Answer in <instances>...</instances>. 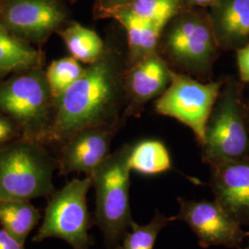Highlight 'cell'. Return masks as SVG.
<instances>
[{"label":"cell","mask_w":249,"mask_h":249,"mask_svg":"<svg viewBox=\"0 0 249 249\" xmlns=\"http://www.w3.org/2000/svg\"><path fill=\"white\" fill-rule=\"evenodd\" d=\"M112 31L105 50L95 62L85 67L79 80L54 99V117L47 145L60 147L88 127L124 124L127 97L125 75L128 69L126 39Z\"/></svg>","instance_id":"6da1fadb"},{"label":"cell","mask_w":249,"mask_h":249,"mask_svg":"<svg viewBox=\"0 0 249 249\" xmlns=\"http://www.w3.org/2000/svg\"><path fill=\"white\" fill-rule=\"evenodd\" d=\"M209 10L187 9L171 18L163 28L158 53L174 71L196 80L211 81L220 52Z\"/></svg>","instance_id":"7a4b0ae2"},{"label":"cell","mask_w":249,"mask_h":249,"mask_svg":"<svg viewBox=\"0 0 249 249\" xmlns=\"http://www.w3.org/2000/svg\"><path fill=\"white\" fill-rule=\"evenodd\" d=\"M245 83L229 76L215 102L200 145L201 159L210 167L249 157V126Z\"/></svg>","instance_id":"3957f363"},{"label":"cell","mask_w":249,"mask_h":249,"mask_svg":"<svg viewBox=\"0 0 249 249\" xmlns=\"http://www.w3.org/2000/svg\"><path fill=\"white\" fill-rule=\"evenodd\" d=\"M130 144L107 157L90 176L95 190L94 223L102 231L107 249H118L134 220L129 202Z\"/></svg>","instance_id":"277c9868"},{"label":"cell","mask_w":249,"mask_h":249,"mask_svg":"<svg viewBox=\"0 0 249 249\" xmlns=\"http://www.w3.org/2000/svg\"><path fill=\"white\" fill-rule=\"evenodd\" d=\"M54 111L45 66L0 81V113L18 124L23 139L47 145Z\"/></svg>","instance_id":"5b68a950"},{"label":"cell","mask_w":249,"mask_h":249,"mask_svg":"<svg viewBox=\"0 0 249 249\" xmlns=\"http://www.w3.org/2000/svg\"><path fill=\"white\" fill-rule=\"evenodd\" d=\"M57 159L46 145L19 139L0 150V199L32 200L56 190L53 176Z\"/></svg>","instance_id":"8992f818"},{"label":"cell","mask_w":249,"mask_h":249,"mask_svg":"<svg viewBox=\"0 0 249 249\" xmlns=\"http://www.w3.org/2000/svg\"><path fill=\"white\" fill-rule=\"evenodd\" d=\"M92 187L91 177L73 178L47 198L43 223L33 242L48 238L67 242L72 249H89L92 244L89 231L94 220L87 205V194Z\"/></svg>","instance_id":"52a82bcc"},{"label":"cell","mask_w":249,"mask_h":249,"mask_svg":"<svg viewBox=\"0 0 249 249\" xmlns=\"http://www.w3.org/2000/svg\"><path fill=\"white\" fill-rule=\"evenodd\" d=\"M171 76L168 88L155 102V111L188 126L200 146L204 142L206 124L223 80L201 81L173 70Z\"/></svg>","instance_id":"ba28073f"},{"label":"cell","mask_w":249,"mask_h":249,"mask_svg":"<svg viewBox=\"0 0 249 249\" xmlns=\"http://www.w3.org/2000/svg\"><path fill=\"white\" fill-rule=\"evenodd\" d=\"M69 21V11L61 0L0 1V25L34 46H43Z\"/></svg>","instance_id":"9c48e42d"},{"label":"cell","mask_w":249,"mask_h":249,"mask_svg":"<svg viewBox=\"0 0 249 249\" xmlns=\"http://www.w3.org/2000/svg\"><path fill=\"white\" fill-rule=\"evenodd\" d=\"M178 201L179 212L173 220L187 223L202 249L223 246L239 249L249 237V231L243 230V225L215 199L196 201L178 197Z\"/></svg>","instance_id":"30bf717a"},{"label":"cell","mask_w":249,"mask_h":249,"mask_svg":"<svg viewBox=\"0 0 249 249\" xmlns=\"http://www.w3.org/2000/svg\"><path fill=\"white\" fill-rule=\"evenodd\" d=\"M123 124L88 127L75 134L60 147L59 176L82 173L91 176L111 154V145Z\"/></svg>","instance_id":"8fae6325"},{"label":"cell","mask_w":249,"mask_h":249,"mask_svg":"<svg viewBox=\"0 0 249 249\" xmlns=\"http://www.w3.org/2000/svg\"><path fill=\"white\" fill-rule=\"evenodd\" d=\"M171 71L158 52L128 67L125 75L126 118L141 115L151 100L160 97L169 86Z\"/></svg>","instance_id":"7c38bea8"},{"label":"cell","mask_w":249,"mask_h":249,"mask_svg":"<svg viewBox=\"0 0 249 249\" xmlns=\"http://www.w3.org/2000/svg\"><path fill=\"white\" fill-rule=\"evenodd\" d=\"M214 199L242 225H249V157L210 167Z\"/></svg>","instance_id":"4fadbf2b"},{"label":"cell","mask_w":249,"mask_h":249,"mask_svg":"<svg viewBox=\"0 0 249 249\" xmlns=\"http://www.w3.org/2000/svg\"><path fill=\"white\" fill-rule=\"evenodd\" d=\"M214 36L223 51L249 44V0H216L209 9Z\"/></svg>","instance_id":"5bb4252c"},{"label":"cell","mask_w":249,"mask_h":249,"mask_svg":"<svg viewBox=\"0 0 249 249\" xmlns=\"http://www.w3.org/2000/svg\"><path fill=\"white\" fill-rule=\"evenodd\" d=\"M107 18H114L124 30L128 66H133L143 58L158 52L164 24L147 21L122 8L113 10Z\"/></svg>","instance_id":"9a60e30c"},{"label":"cell","mask_w":249,"mask_h":249,"mask_svg":"<svg viewBox=\"0 0 249 249\" xmlns=\"http://www.w3.org/2000/svg\"><path fill=\"white\" fill-rule=\"evenodd\" d=\"M45 53L0 25V78L45 66Z\"/></svg>","instance_id":"2e32d148"},{"label":"cell","mask_w":249,"mask_h":249,"mask_svg":"<svg viewBox=\"0 0 249 249\" xmlns=\"http://www.w3.org/2000/svg\"><path fill=\"white\" fill-rule=\"evenodd\" d=\"M41 212L30 200L0 199V226L23 244L41 220Z\"/></svg>","instance_id":"e0dca14e"},{"label":"cell","mask_w":249,"mask_h":249,"mask_svg":"<svg viewBox=\"0 0 249 249\" xmlns=\"http://www.w3.org/2000/svg\"><path fill=\"white\" fill-rule=\"evenodd\" d=\"M57 34L72 57L86 65L95 62L105 50V40L96 32L79 22L70 20Z\"/></svg>","instance_id":"ac0fdd59"},{"label":"cell","mask_w":249,"mask_h":249,"mask_svg":"<svg viewBox=\"0 0 249 249\" xmlns=\"http://www.w3.org/2000/svg\"><path fill=\"white\" fill-rule=\"evenodd\" d=\"M128 167L144 176H155L172 169V158L163 143L157 140H145L131 145Z\"/></svg>","instance_id":"d6986e66"},{"label":"cell","mask_w":249,"mask_h":249,"mask_svg":"<svg viewBox=\"0 0 249 249\" xmlns=\"http://www.w3.org/2000/svg\"><path fill=\"white\" fill-rule=\"evenodd\" d=\"M121 8L147 21L163 24L189 9L186 0H133Z\"/></svg>","instance_id":"ffe728a7"},{"label":"cell","mask_w":249,"mask_h":249,"mask_svg":"<svg viewBox=\"0 0 249 249\" xmlns=\"http://www.w3.org/2000/svg\"><path fill=\"white\" fill-rule=\"evenodd\" d=\"M85 71L80 61L72 56L53 60L47 69L45 76L50 91L54 99H57L80 79Z\"/></svg>","instance_id":"44dd1931"},{"label":"cell","mask_w":249,"mask_h":249,"mask_svg":"<svg viewBox=\"0 0 249 249\" xmlns=\"http://www.w3.org/2000/svg\"><path fill=\"white\" fill-rule=\"evenodd\" d=\"M172 221L173 218L166 217L158 211L151 222L145 225L133 221L118 249H153L160 231Z\"/></svg>","instance_id":"7402d4cb"},{"label":"cell","mask_w":249,"mask_h":249,"mask_svg":"<svg viewBox=\"0 0 249 249\" xmlns=\"http://www.w3.org/2000/svg\"><path fill=\"white\" fill-rule=\"evenodd\" d=\"M22 138L18 124L9 116L0 113V150Z\"/></svg>","instance_id":"603a6c76"},{"label":"cell","mask_w":249,"mask_h":249,"mask_svg":"<svg viewBox=\"0 0 249 249\" xmlns=\"http://www.w3.org/2000/svg\"><path fill=\"white\" fill-rule=\"evenodd\" d=\"M132 1L133 0H94L92 9L93 18L95 19L107 18L113 10L125 6Z\"/></svg>","instance_id":"cb8c5ba5"},{"label":"cell","mask_w":249,"mask_h":249,"mask_svg":"<svg viewBox=\"0 0 249 249\" xmlns=\"http://www.w3.org/2000/svg\"><path fill=\"white\" fill-rule=\"evenodd\" d=\"M236 61L239 80L244 83H248L249 82V44L236 51Z\"/></svg>","instance_id":"d4e9b609"},{"label":"cell","mask_w":249,"mask_h":249,"mask_svg":"<svg viewBox=\"0 0 249 249\" xmlns=\"http://www.w3.org/2000/svg\"><path fill=\"white\" fill-rule=\"evenodd\" d=\"M0 249H26L24 245L16 240L5 230L0 228Z\"/></svg>","instance_id":"484cf974"},{"label":"cell","mask_w":249,"mask_h":249,"mask_svg":"<svg viewBox=\"0 0 249 249\" xmlns=\"http://www.w3.org/2000/svg\"><path fill=\"white\" fill-rule=\"evenodd\" d=\"M216 0H186L188 9L193 8H202L210 9L214 4Z\"/></svg>","instance_id":"4316f807"},{"label":"cell","mask_w":249,"mask_h":249,"mask_svg":"<svg viewBox=\"0 0 249 249\" xmlns=\"http://www.w3.org/2000/svg\"><path fill=\"white\" fill-rule=\"evenodd\" d=\"M239 249H249V237H248V242H247L246 246H245V247H241Z\"/></svg>","instance_id":"83f0119b"},{"label":"cell","mask_w":249,"mask_h":249,"mask_svg":"<svg viewBox=\"0 0 249 249\" xmlns=\"http://www.w3.org/2000/svg\"><path fill=\"white\" fill-rule=\"evenodd\" d=\"M247 116H248V122H249V102L247 103Z\"/></svg>","instance_id":"f1b7e54d"},{"label":"cell","mask_w":249,"mask_h":249,"mask_svg":"<svg viewBox=\"0 0 249 249\" xmlns=\"http://www.w3.org/2000/svg\"><path fill=\"white\" fill-rule=\"evenodd\" d=\"M68 1H70V2H71V3H75L77 0H68Z\"/></svg>","instance_id":"f546056e"},{"label":"cell","mask_w":249,"mask_h":249,"mask_svg":"<svg viewBox=\"0 0 249 249\" xmlns=\"http://www.w3.org/2000/svg\"><path fill=\"white\" fill-rule=\"evenodd\" d=\"M0 1H1V0H0Z\"/></svg>","instance_id":"4dcf8cb0"}]
</instances>
